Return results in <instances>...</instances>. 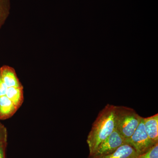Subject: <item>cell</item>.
I'll use <instances>...</instances> for the list:
<instances>
[{"mask_svg": "<svg viewBox=\"0 0 158 158\" xmlns=\"http://www.w3.org/2000/svg\"><path fill=\"white\" fill-rule=\"evenodd\" d=\"M144 128L150 140L154 144L158 143V114L143 118Z\"/></svg>", "mask_w": 158, "mask_h": 158, "instance_id": "7", "label": "cell"}, {"mask_svg": "<svg viewBox=\"0 0 158 158\" xmlns=\"http://www.w3.org/2000/svg\"><path fill=\"white\" fill-rule=\"evenodd\" d=\"M0 77L8 88L23 87L14 69L8 65L0 68Z\"/></svg>", "mask_w": 158, "mask_h": 158, "instance_id": "5", "label": "cell"}, {"mask_svg": "<svg viewBox=\"0 0 158 158\" xmlns=\"http://www.w3.org/2000/svg\"><path fill=\"white\" fill-rule=\"evenodd\" d=\"M7 141H0V158H6V149Z\"/></svg>", "mask_w": 158, "mask_h": 158, "instance_id": "13", "label": "cell"}, {"mask_svg": "<svg viewBox=\"0 0 158 158\" xmlns=\"http://www.w3.org/2000/svg\"><path fill=\"white\" fill-rule=\"evenodd\" d=\"M8 131L5 126L0 123V141H7Z\"/></svg>", "mask_w": 158, "mask_h": 158, "instance_id": "12", "label": "cell"}, {"mask_svg": "<svg viewBox=\"0 0 158 158\" xmlns=\"http://www.w3.org/2000/svg\"><path fill=\"white\" fill-rule=\"evenodd\" d=\"M114 109V105L108 104L100 111L94 122L87 139L89 157L94 154L99 145L115 130Z\"/></svg>", "mask_w": 158, "mask_h": 158, "instance_id": "1", "label": "cell"}, {"mask_svg": "<svg viewBox=\"0 0 158 158\" xmlns=\"http://www.w3.org/2000/svg\"><path fill=\"white\" fill-rule=\"evenodd\" d=\"M127 143L125 139L115 128L112 134L99 145L93 156L110 154L123 144Z\"/></svg>", "mask_w": 158, "mask_h": 158, "instance_id": "4", "label": "cell"}, {"mask_svg": "<svg viewBox=\"0 0 158 158\" xmlns=\"http://www.w3.org/2000/svg\"><path fill=\"white\" fill-rule=\"evenodd\" d=\"M138 155L135 149L129 144H125L114 152L106 155L93 156L88 158H136Z\"/></svg>", "mask_w": 158, "mask_h": 158, "instance_id": "6", "label": "cell"}, {"mask_svg": "<svg viewBox=\"0 0 158 158\" xmlns=\"http://www.w3.org/2000/svg\"><path fill=\"white\" fill-rule=\"evenodd\" d=\"M18 109L6 95L0 97V120L12 117Z\"/></svg>", "mask_w": 158, "mask_h": 158, "instance_id": "8", "label": "cell"}, {"mask_svg": "<svg viewBox=\"0 0 158 158\" xmlns=\"http://www.w3.org/2000/svg\"><path fill=\"white\" fill-rule=\"evenodd\" d=\"M10 9V0H0V29L9 16Z\"/></svg>", "mask_w": 158, "mask_h": 158, "instance_id": "10", "label": "cell"}, {"mask_svg": "<svg viewBox=\"0 0 158 158\" xmlns=\"http://www.w3.org/2000/svg\"><path fill=\"white\" fill-rule=\"evenodd\" d=\"M8 87L0 77V97L6 95Z\"/></svg>", "mask_w": 158, "mask_h": 158, "instance_id": "14", "label": "cell"}, {"mask_svg": "<svg viewBox=\"0 0 158 158\" xmlns=\"http://www.w3.org/2000/svg\"><path fill=\"white\" fill-rule=\"evenodd\" d=\"M6 96L13 103L19 110L24 101L23 87L8 88Z\"/></svg>", "mask_w": 158, "mask_h": 158, "instance_id": "9", "label": "cell"}, {"mask_svg": "<svg viewBox=\"0 0 158 158\" xmlns=\"http://www.w3.org/2000/svg\"><path fill=\"white\" fill-rule=\"evenodd\" d=\"M142 117L132 108L115 106V128L126 140H128L138 127Z\"/></svg>", "mask_w": 158, "mask_h": 158, "instance_id": "2", "label": "cell"}, {"mask_svg": "<svg viewBox=\"0 0 158 158\" xmlns=\"http://www.w3.org/2000/svg\"><path fill=\"white\" fill-rule=\"evenodd\" d=\"M136 158H158V143L147 152L139 155Z\"/></svg>", "mask_w": 158, "mask_h": 158, "instance_id": "11", "label": "cell"}, {"mask_svg": "<svg viewBox=\"0 0 158 158\" xmlns=\"http://www.w3.org/2000/svg\"><path fill=\"white\" fill-rule=\"evenodd\" d=\"M127 142L133 147L138 155L147 152L156 145L148 138L144 128L143 117L141 118L137 129Z\"/></svg>", "mask_w": 158, "mask_h": 158, "instance_id": "3", "label": "cell"}]
</instances>
